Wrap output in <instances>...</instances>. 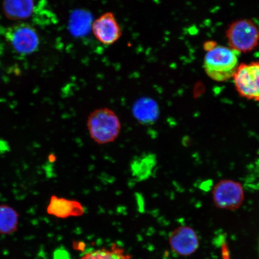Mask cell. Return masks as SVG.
I'll list each match as a JSON object with an SVG mask.
<instances>
[{"label":"cell","mask_w":259,"mask_h":259,"mask_svg":"<svg viewBox=\"0 0 259 259\" xmlns=\"http://www.w3.org/2000/svg\"><path fill=\"white\" fill-rule=\"evenodd\" d=\"M205 72L217 82L233 78L239 66L238 53L231 48L217 46L206 51L203 63Z\"/></svg>","instance_id":"2"},{"label":"cell","mask_w":259,"mask_h":259,"mask_svg":"<svg viewBox=\"0 0 259 259\" xmlns=\"http://www.w3.org/2000/svg\"><path fill=\"white\" fill-rule=\"evenodd\" d=\"M19 214L12 206L0 205V235H9L18 231Z\"/></svg>","instance_id":"13"},{"label":"cell","mask_w":259,"mask_h":259,"mask_svg":"<svg viewBox=\"0 0 259 259\" xmlns=\"http://www.w3.org/2000/svg\"><path fill=\"white\" fill-rule=\"evenodd\" d=\"M258 251H259V243H258Z\"/></svg>","instance_id":"16"},{"label":"cell","mask_w":259,"mask_h":259,"mask_svg":"<svg viewBox=\"0 0 259 259\" xmlns=\"http://www.w3.org/2000/svg\"><path fill=\"white\" fill-rule=\"evenodd\" d=\"M226 37L232 50L238 53H249L259 44V28L250 19H239L229 26Z\"/></svg>","instance_id":"3"},{"label":"cell","mask_w":259,"mask_h":259,"mask_svg":"<svg viewBox=\"0 0 259 259\" xmlns=\"http://www.w3.org/2000/svg\"><path fill=\"white\" fill-rule=\"evenodd\" d=\"M1 30L6 40L18 54H31L36 51L39 46L38 32L30 25L19 23Z\"/></svg>","instance_id":"4"},{"label":"cell","mask_w":259,"mask_h":259,"mask_svg":"<svg viewBox=\"0 0 259 259\" xmlns=\"http://www.w3.org/2000/svg\"><path fill=\"white\" fill-rule=\"evenodd\" d=\"M90 137L98 145L114 142L121 134L120 119L113 110L108 108L95 109L87 118Z\"/></svg>","instance_id":"1"},{"label":"cell","mask_w":259,"mask_h":259,"mask_svg":"<svg viewBox=\"0 0 259 259\" xmlns=\"http://www.w3.org/2000/svg\"><path fill=\"white\" fill-rule=\"evenodd\" d=\"M217 46V44L215 42H213L212 41H210L206 42V43L204 45V49L206 51H209L212 50L213 48H215Z\"/></svg>","instance_id":"15"},{"label":"cell","mask_w":259,"mask_h":259,"mask_svg":"<svg viewBox=\"0 0 259 259\" xmlns=\"http://www.w3.org/2000/svg\"><path fill=\"white\" fill-rule=\"evenodd\" d=\"M132 112L137 121L143 125L154 124L159 115L157 103L148 98H142L136 102Z\"/></svg>","instance_id":"11"},{"label":"cell","mask_w":259,"mask_h":259,"mask_svg":"<svg viewBox=\"0 0 259 259\" xmlns=\"http://www.w3.org/2000/svg\"><path fill=\"white\" fill-rule=\"evenodd\" d=\"M48 215L61 219L78 218L85 212L82 204L76 200L52 195L47 207Z\"/></svg>","instance_id":"9"},{"label":"cell","mask_w":259,"mask_h":259,"mask_svg":"<svg viewBox=\"0 0 259 259\" xmlns=\"http://www.w3.org/2000/svg\"><path fill=\"white\" fill-rule=\"evenodd\" d=\"M34 9L35 0H3V11L10 20H27L34 14Z\"/></svg>","instance_id":"10"},{"label":"cell","mask_w":259,"mask_h":259,"mask_svg":"<svg viewBox=\"0 0 259 259\" xmlns=\"http://www.w3.org/2000/svg\"><path fill=\"white\" fill-rule=\"evenodd\" d=\"M156 164L154 154H143L135 157L131 163L132 176L136 181H142L151 176Z\"/></svg>","instance_id":"12"},{"label":"cell","mask_w":259,"mask_h":259,"mask_svg":"<svg viewBox=\"0 0 259 259\" xmlns=\"http://www.w3.org/2000/svg\"><path fill=\"white\" fill-rule=\"evenodd\" d=\"M233 79L239 95L259 101V61L239 65Z\"/></svg>","instance_id":"5"},{"label":"cell","mask_w":259,"mask_h":259,"mask_svg":"<svg viewBox=\"0 0 259 259\" xmlns=\"http://www.w3.org/2000/svg\"><path fill=\"white\" fill-rule=\"evenodd\" d=\"M80 259H132V257L121 246L114 243L109 248L87 252Z\"/></svg>","instance_id":"14"},{"label":"cell","mask_w":259,"mask_h":259,"mask_svg":"<svg viewBox=\"0 0 259 259\" xmlns=\"http://www.w3.org/2000/svg\"><path fill=\"white\" fill-rule=\"evenodd\" d=\"M171 250L178 255L187 256L194 253L199 246L198 236L189 227H181L172 232L169 238Z\"/></svg>","instance_id":"8"},{"label":"cell","mask_w":259,"mask_h":259,"mask_svg":"<svg viewBox=\"0 0 259 259\" xmlns=\"http://www.w3.org/2000/svg\"><path fill=\"white\" fill-rule=\"evenodd\" d=\"M244 198L241 184L226 180L219 183L213 192L217 206L223 209H235L240 206Z\"/></svg>","instance_id":"6"},{"label":"cell","mask_w":259,"mask_h":259,"mask_svg":"<svg viewBox=\"0 0 259 259\" xmlns=\"http://www.w3.org/2000/svg\"><path fill=\"white\" fill-rule=\"evenodd\" d=\"M92 31L97 40L105 45L115 44L122 34L121 26L112 12L99 16L93 23Z\"/></svg>","instance_id":"7"}]
</instances>
